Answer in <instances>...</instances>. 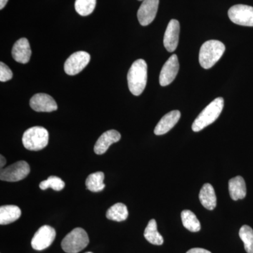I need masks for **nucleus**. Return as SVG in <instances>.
<instances>
[{
  "label": "nucleus",
  "mask_w": 253,
  "mask_h": 253,
  "mask_svg": "<svg viewBox=\"0 0 253 253\" xmlns=\"http://www.w3.org/2000/svg\"><path fill=\"white\" fill-rule=\"evenodd\" d=\"M147 64L143 59L132 63L127 74L128 87L134 96L142 94L147 83Z\"/></svg>",
  "instance_id": "f257e3e1"
},
{
  "label": "nucleus",
  "mask_w": 253,
  "mask_h": 253,
  "mask_svg": "<svg viewBox=\"0 0 253 253\" xmlns=\"http://www.w3.org/2000/svg\"><path fill=\"white\" fill-rule=\"evenodd\" d=\"M225 51V46L220 41L206 42L200 49L199 63L205 69H210L221 59Z\"/></svg>",
  "instance_id": "f03ea898"
},
{
  "label": "nucleus",
  "mask_w": 253,
  "mask_h": 253,
  "mask_svg": "<svg viewBox=\"0 0 253 253\" xmlns=\"http://www.w3.org/2000/svg\"><path fill=\"white\" fill-rule=\"evenodd\" d=\"M224 108V99L218 97L206 106L195 120L192 125L193 131H200L214 123L219 118Z\"/></svg>",
  "instance_id": "7ed1b4c3"
},
{
  "label": "nucleus",
  "mask_w": 253,
  "mask_h": 253,
  "mask_svg": "<svg viewBox=\"0 0 253 253\" xmlns=\"http://www.w3.org/2000/svg\"><path fill=\"white\" fill-rule=\"evenodd\" d=\"M22 142L24 147L29 151H41L49 143V132L42 126H33L25 131Z\"/></svg>",
  "instance_id": "20e7f679"
},
{
  "label": "nucleus",
  "mask_w": 253,
  "mask_h": 253,
  "mask_svg": "<svg viewBox=\"0 0 253 253\" xmlns=\"http://www.w3.org/2000/svg\"><path fill=\"white\" fill-rule=\"evenodd\" d=\"M87 234L82 228H76L65 236L61 242V248L67 253H78L89 244Z\"/></svg>",
  "instance_id": "39448f33"
},
{
  "label": "nucleus",
  "mask_w": 253,
  "mask_h": 253,
  "mask_svg": "<svg viewBox=\"0 0 253 253\" xmlns=\"http://www.w3.org/2000/svg\"><path fill=\"white\" fill-rule=\"evenodd\" d=\"M30 172L31 168L28 163L23 161H18L7 168L1 169L0 179L9 182H15L25 179Z\"/></svg>",
  "instance_id": "423d86ee"
},
{
  "label": "nucleus",
  "mask_w": 253,
  "mask_h": 253,
  "mask_svg": "<svg viewBox=\"0 0 253 253\" xmlns=\"http://www.w3.org/2000/svg\"><path fill=\"white\" fill-rule=\"evenodd\" d=\"M228 15L233 23L240 26L253 27V7L245 4L231 6Z\"/></svg>",
  "instance_id": "0eeeda50"
},
{
  "label": "nucleus",
  "mask_w": 253,
  "mask_h": 253,
  "mask_svg": "<svg viewBox=\"0 0 253 253\" xmlns=\"http://www.w3.org/2000/svg\"><path fill=\"white\" fill-rule=\"evenodd\" d=\"M90 59V55L86 51L75 52L65 62V72L69 76H76L87 66Z\"/></svg>",
  "instance_id": "6e6552de"
},
{
  "label": "nucleus",
  "mask_w": 253,
  "mask_h": 253,
  "mask_svg": "<svg viewBox=\"0 0 253 253\" xmlns=\"http://www.w3.org/2000/svg\"><path fill=\"white\" fill-rule=\"evenodd\" d=\"M56 237L54 228L48 225L41 226L36 231L31 241V246L36 251H43L49 247Z\"/></svg>",
  "instance_id": "1a4fd4ad"
},
{
  "label": "nucleus",
  "mask_w": 253,
  "mask_h": 253,
  "mask_svg": "<svg viewBox=\"0 0 253 253\" xmlns=\"http://www.w3.org/2000/svg\"><path fill=\"white\" fill-rule=\"evenodd\" d=\"M179 68V64L177 56L176 54H173L166 61L161 70L159 77L160 84L165 86L171 84L175 79Z\"/></svg>",
  "instance_id": "9d476101"
},
{
  "label": "nucleus",
  "mask_w": 253,
  "mask_h": 253,
  "mask_svg": "<svg viewBox=\"0 0 253 253\" xmlns=\"http://www.w3.org/2000/svg\"><path fill=\"white\" fill-rule=\"evenodd\" d=\"M159 0H144L138 10L137 18L141 26H146L154 21L157 14Z\"/></svg>",
  "instance_id": "9b49d317"
},
{
  "label": "nucleus",
  "mask_w": 253,
  "mask_h": 253,
  "mask_svg": "<svg viewBox=\"0 0 253 253\" xmlns=\"http://www.w3.org/2000/svg\"><path fill=\"white\" fill-rule=\"evenodd\" d=\"M30 105L37 112H53L58 109L55 100L49 95L43 93L35 94L30 101Z\"/></svg>",
  "instance_id": "f8f14e48"
},
{
  "label": "nucleus",
  "mask_w": 253,
  "mask_h": 253,
  "mask_svg": "<svg viewBox=\"0 0 253 253\" xmlns=\"http://www.w3.org/2000/svg\"><path fill=\"white\" fill-rule=\"evenodd\" d=\"M180 26L177 20L172 19L168 23L167 29L165 33L163 44L169 52L175 51L179 43Z\"/></svg>",
  "instance_id": "ddd939ff"
},
{
  "label": "nucleus",
  "mask_w": 253,
  "mask_h": 253,
  "mask_svg": "<svg viewBox=\"0 0 253 253\" xmlns=\"http://www.w3.org/2000/svg\"><path fill=\"white\" fill-rule=\"evenodd\" d=\"M121 139V135L118 131L115 129L106 131L101 134L95 144L94 150L95 154L102 155L109 149L110 146L118 142Z\"/></svg>",
  "instance_id": "4468645a"
},
{
  "label": "nucleus",
  "mask_w": 253,
  "mask_h": 253,
  "mask_svg": "<svg viewBox=\"0 0 253 253\" xmlns=\"http://www.w3.org/2000/svg\"><path fill=\"white\" fill-rule=\"evenodd\" d=\"M12 56L16 62L28 63L31 57V49L29 42L26 38H21L16 42L12 48Z\"/></svg>",
  "instance_id": "2eb2a0df"
},
{
  "label": "nucleus",
  "mask_w": 253,
  "mask_h": 253,
  "mask_svg": "<svg viewBox=\"0 0 253 253\" xmlns=\"http://www.w3.org/2000/svg\"><path fill=\"white\" fill-rule=\"evenodd\" d=\"M180 117L181 113L179 111H170L165 115L155 127V134L159 136L166 134L174 127Z\"/></svg>",
  "instance_id": "dca6fc26"
},
{
  "label": "nucleus",
  "mask_w": 253,
  "mask_h": 253,
  "mask_svg": "<svg viewBox=\"0 0 253 253\" xmlns=\"http://www.w3.org/2000/svg\"><path fill=\"white\" fill-rule=\"evenodd\" d=\"M199 199L204 208L212 211L217 206V197L214 188L210 184H205L200 191Z\"/></svg>",
  "instance_id": "f3484780"
},
{
  "label": "nucleus",
  "mask_w": 253,
  "mask_h": 253,
  "mask_svg": "<svg viewBox=\"0 0 253 253\" xmlns=\"http://www.w3.org/2000/svg\"><path fill=\"white\" fill-rule=\"evenodd\" d=\"M21 211L18 206L14 205L1 206L0 208V224L6 225L11 224L19 219Z\"/></svg>",
  "instance_id": "a211bd4d"
},
{
  "label": "nucleus",
  "mask_w": 253,
  "mask_h": 253,
  "mask_svg": "<svg viewBox=\"0 0 253 253\" xmlns=\"http://www.w3.org/2000/svg\"><path fill=\"white\" fill-rule=\"evenodd\" d=\"M229 191L234 201L244 199L246 196V185L244 178L237 176L229 181Z\"/></svg>",
  "instance_id": "6ab92c4d"
},
{
  "label": "nucleus",
  "mask_w": 253,
  "mask_h": 253,
  "mask_svg": "<svg viewBox=\"0 0 253 253\" xmlns=\"http://www.w3.org/2000/svg\"><path fill=\"white\" fill-rule=\"evenodd\" d=\"M145 239L147 240L150 244L161 246L164 242L163 236L159 234L157 229V223L155 219L149 221L144 231Z\"/></svg>",
  "instance_id": "aec40b11"
},
{
  "label": "nucleus",
  "mask_w": 253,
  "mask_h": 253,
  "mask_svg": "<svg viewBox=\"0 0 253 253\" xmlns=\"http://www.w3.org/2000/svg\"><path fill=\"white\" fill-rule=\"evenodd\" d=\"M128 210L126 205L118 203L113 205L106 212V217L110 220L122 221L128 217Z\"/></svg>",
  "instance_id": "412c9836"
},
{
  "label": "nucleus",
  "mask_w": 253,
  "mask_h": 253,
  "mask_svg": "<svg viewBox=\"0 0 253 253\" xmlns=\"http://www.w3.org/2000/svg\"><path fill=\"white\" fill-rule=\"evenodd\" d=\"M104 174L97 172L89 174L86 179V189L92 192H100L105 189Z\"/></svg>",
  "instance_id": "4be33fe9"
},
{
  "label": "nucleus",
  "mask_w": 253,
  "mask_h": 253,
  "mask_svg": "<svg viewBox=\"0 0 253 253\" xmlns=\"http://www.w3.org/2000/svg\"><path fill=\"white\" fill-rule=\"evenodd\" d=\"M181 221H182L183 225L188 230L191 232H198L201 230V223L196 214L191 211H182L181 214Z\"/></svg>",
  "instance_id": "5701e85b"
},
{
  "label": "nucleus",
  "mask_w": 253,
  "mask_h": 253,
  "mask_svg": "<svg viewBox=\"0 0 253 253\" xmlns=\"http://www.w3.org/2000/svg\"><path fill=\"white\" fill-rule=\"evenodd\" d=\"M239 236L244 244L248 253H253V229L251 226L244 225L239 231Z\"/></svg>",
  "instance_id": "b1692460"
},
{
  "label": "nucleus",
  "mask_w": 253,
  "mask_h": 253,
  "mask_svg": "<svg viewBox=\"0 0 253 253\" xmlns=\"http://www.w3.org/2000/svg\"><path fill=\"white\" fill-rule=\"evenodd\" d=\"M96 0H76L75 8L78 14L82 16L90 15L96 7Z\"/></svg>",
  "instance_id": "393cba45"
},
{
  "label": "nucleus",
  "mask_w": 253,
  "mask_h": 253,
  "mask_svg": "<svg viewBox=\"0 0 253 253\" xmlns=\"http://www.w3.org/2000/svg\"><path fill=\"white\" fill-rule=\"evenodd\" d=\"M65 187V182L61 179L56 176H50L46 180L42 181L40 184V188L42 190H46L51 188L54 191H59Z\"/></svg>",
  "instance_id": "a878e982"
},
{
  "label": "nucleus",
  "mask_w": 253,
  "mask_h": 253,
  "mask_svg": "<svg viewBox=\"0 0 253 253\" xmlns=\"http://www.w3.org/2000/svg\"><path fill=\"white\" fill-rule=\"evenodd\" d=\"M13 78V73L9 66L3 62L0 63V81L7 82Z\"/></svg>",
  "instance_id": "bb28decb"
},
{
  "label": "nucleus",
  "mask_w": 253,
  "mask_h": 253,
  "mask_svg": "<svg viewBox=\"0 0 253 253\" xmlns=\"http://www.w3.org/2000/svg\"><path fill=\"white\" fill-rule=\"evenodd\" d=\"M186 253H212L210 252L209 251H207V250L204 249H199V248H195V249H192L189 250Z\"/></svg>",
  "instance_id": "cd10ccee"
},
{
  "label": "nucleus",
  "mask_w": 253,
  "mask_h": 253,
  "mask_svg": "<svg viewBox=\"0 0 253 253\" xmlns=\"http://www.w3.org/2000/svg\"><path fill=\"white\" fill-rule=\"evenodd\" d=\"M0 167L1 168H2L5 166V164H6V159H5V158L4 156H0Z\"/></svg>",
  "instance_id": "c85d7f7f"
},
{
  "label": "nucleus",
  "mask_w": 253,
  "mask_h": 253,
  "mask_svg": "<svg viewBox=\"0 0 253 253\" xmlns=\"http://www.w3.org/2000/svg\"><path fill=\"white\" fill-rule=\"evenodd\" d=\"M8 1L9 0H0V9H2L6 6Z\"/></svg>",
  "instance_id": "c756f323"
},
{
  "label": "nucleus",
  "mask_w": 253,
  "mask_h": 253,
  "mask_svg": "<svg viewBox=\"0 0 253 253\" xmlns=\"http://www.w3.org/2000/svg\"><path fill=\"white\" fill-rule=\"evenodd\" d=\"M91 253V252H87V253Z\"/></svg>",
  "instance_id": "7c9ffc66"
},
{
  "label": "nucleus",
  "mask_w": 253,
  "mask_h": 253,
  "mask_svg": "<svg viewBox=\"0 0 253 253\" xmlns=\"http://www.w3.org/2000/svg\"><path fill=\"white\" fill-rule=\"evenodd\" d=\"M139 1H144V0H139Z\"/></svg>",
  "instance_id": "2f4dec72"
}]
</instances>
